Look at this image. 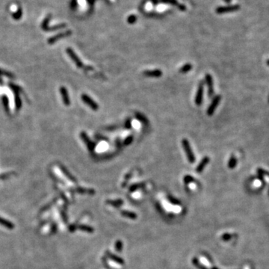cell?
<instances>
[{
	"label": "cell",
	"mask_w": 269,
	"mask_h": 269,
	"mask_svg": "<svg viewBox=\"0 0 269 269\" xmlns=\"http://www.w3.org/2000/svg\"><path fill=\"white\" fill-rule=\"evenodd\" d=\"M132 141H133V136L132 135H129V136L127 137L125 140H124V141H123V144L126 146H128L130 144H132Z\"/></svg>",
	"instance_id": "obj_17"
},
{
	"label": "cell",
	"mask_w": 269,
	"mask_h": 269,
	"mask_svg": "<svg viewBox=\"0 0 269 269\" xmlns=\"http://www.w3.org/2000/svg\"><path fill=\"white\" fill-rule=\"evenodd\" d=\"M205 82L208 88V95L209 97H212L214 93V89H213V80L212 77L210 74L205 75Z\"/></svg>",
	"instance_id": "obj_7"
},
{
	"label": "cell",
	"mask_w": 269,
	"mask_h": 269,
	"mask_svg": "<svg viewBox=\"0 0 269 269\" xmlns=\"http://www.w3.org/2000/svg\"><path fill=\"white\" fill-rule=\"evenodd\" d=\"M144 75L146 76L149 77H160L162 76V71L159 69L150 70H145L144 72Z\"/></svg>",
	"instance_id": "obj_9"
},
{
	"label": "cell",
	"mask_w": 269,
	"mask_h": 269,
	"mask_svg": "<svg viewBox=\"0 0 269 269\" xmlns=\"http://www.w3.org/2000/svg\"><path fill=\"white\" fill-rule=\"evenodd\" d=\"M136 20H137L136 16L133 14L130 15V16L128 17V19H127V22H129V24H133V23H134V22H136Z\"/></svg>",
	"instance_id": "obj_16"
},
{
	"label": "cell",
	"mask_w": 269,
	"mask_h": 269,
	"mask_svg": "<svg viewBox=\"0 0 269 269\" xmlns=\"http://www.w3.org/2000/svg\"><path fill=\"white\" fill-rule=\"evenodd\" d=\"M0 224L5 226V227H6L7 229H9V230H13L14 228V225L13 223L10 222L9 220L2 218L1 217H0Z\"/></svg>",
	"instance_id": "obj_11"
},
{
	"label": "cell",
	"mask_w": 269,
	"mask_h": 269,
	"mask_svg": "<svg viewBox=\"0 0 269 269\" xmlns=\"http://www.w3.org/2000/svg\"><path fill=\"white\" fill-rule=\"evenodd\" d=\"M81 138H82V141L85 143L88 150L91 152L93 151V149H94V148H95V144H94V143H93V142L89 138H88L87 134H86L85 132H82L81 133Z\"/></svg>",
	"instance_id": "obj_6"
},
{
	"label": "cell",
	"mask_w": 269,
	"mask_h": 269,
	"mask_svg": "<svg viewBox=\"0 0 269 269\" xmlns=\"http://www.w3.org/2000/svg\"><path fill=\"white\" fill-rule=\"evenodd\" d=\"M82 99L86 105H88V106L91 108L92 110L97 111L99 109V105H98V104H97L92 98H91L89 96L87 95V94H82Z\"/></svg>",
	"instance_id": "obj_2"
},
{
	"label": "cell",
	"mask_w": 269,
	"mask_h": 269,
	"mask_svg": "<svg viewBox=\"0 0 269 269\" xmlns=\"http://www.w3.org/2000/svg\"><path fill=\"white\" fill-rule=\"evenodd\" d=\"M210 161V159H209L208 156H205L203 159H202L201 162H200V164H198V166L197 167L196 170L197 172H201L202 170H203L204 168L205 167V165L209 163V162Z\"/></svg>",
	"instance_id": "obj_10"
},
{
	"label": "cell",
	"mask_w": 269,
	"mask_h": 269,
	"mask_svg": "<svg viewBox=\"0 0 269 269\" xmlns=\"http://www.w3.org/2000/svg\"><path fill=\"white\" fill-rule=\"evenodd\" d=\"M203 92H204V84L203 82H200L197 88V91L195 97V104L197 105H200L203 102Z\"/></svg>",
	"instance_id": "obj_3"
},
{
	"label": "cell",
	"mask_w": 269,
	"mask_h": 269,
	"mask_svg": "<svg viewBox=\"0 0 269 269\" xmlns=\"http://www.w3.org/2000/svg\"><path fill=\"white\" fill-rule=\"evenodd\" d=\"M220 99H221V97H220V95H217L214 97L212 102L211 103V104L209 105V108H208V109H207L208 115L212 116L213 114H214L215 111L216 110L217 107H218V105H219V103H220Z\"/></svg>",
	"instance_id": "obj_4"
},
{
	"label": "cell",
	"mask_w": 269,
	"mask_h": 269,
	"mask_svg": "<svg viewBox=\"0 0 269 269\" xmlns=\"http://www.w3.org/2000/svg\"><path fill=\"white\" fill-rule=\"evenodd\" d=\"M192 69V65L191 64H185L179 69V72L182 73H186Z\"/></svg>",
	"instance_id": "obj_14"
},
{
	"label": "cell",
	"mask_w": 269,
	"mask_h": 269,
	"mask_svg": "<svg viewBox=\"0 0 269 269\" xmlns=\"http://www.w3.org/2000/svg\"><path fill=\"white\" fill-rule=\"evenodd\" d=\"M267 64H268V65H269V60H268V62H267Z\"/></svg>",
	"instance_id": "obj_20"
},
{
	"label": "cell",
	"mask_w": 269,
	"mask_h": 269,
	"mask_svg": "<svg viewBox=\"0 0 269 269\" xmlns=\"http://www.w3.org/2000/svg\"><path fill=\"white\" fill-rule=\"evenodd\" d=\"M182 144L183 149H184L185 153H186L187 158H188L189 162L190 163H194L195 162V157H194V154L193 153L192 149H191V147L189 141L184 138L182 141Z\"/></svg>",
	"instance_id": "obj_1"
},
{
	"label": "cell",
	"mask_w": 269,
	"mask_h": 269,
	"mask_svg": "<svg viewBox=\"0 0 269 269\" xmlns=\"http://www.w3.org/2000/svg\"><path fill=\"white\" fill-rule=\"evenodd\" d=\"M61 93H62V98H63V100H64V104L67 105H69L70 99H69V97H68V93H67V89L64 88H61Z\"/></svg>",
	"instance_id": "obj_12"
},
{
	"label": "cell",
	"mask_w": 269,
	"mask_h": 269,
	"mask_svg": "<svg viewBox=\"0 0 269 269\" xmlns=\"http://www.w3.org/2000/svg\"><path fill=\"white\" fill-rule=\"evenodd\" d=\"M239 9H240V6L236 5L219 7L216 9V12L218 14H225V13H229V12H233V11H238Z\"/></svg>",
	"instance_id": "obj_5"
},
{
	"label": "cell",
	"mask_w": 269,
	"mask_h": 269,
	"mask_svg": "<svg viewBox=\"0 0 269 269\" xmlns=\"http://www.w3.org/2000/svg\"><path fill=\"white\" fill-rule=\"evenodd\" d=\"M236 164H237V159H236V158H235L234 155H232L231 158H230V160H229L228 166H229L230 168L233 169V168H234L236 166Z\"/></svg>",
	"instance_id": "obj_15"
},
{
	"label": "cell",
	"mask_w": 269,
	"mask_h": 269,
	"mask_svg": "<svg viewBox=\"0 0 269 269\" xmlns=\"http://www.w3.org/2000/svg\"><path fill=\"white\" fill-rule=\"evenodd\" d=\"M161 2L164 3L171 4V5H177V2L176 0H161Z\"/></svg>",
	"instance_id": "obj_19"
},
{
	"label": "cell",
	"mask_w": 269,
	"mask_h": 269,
	"mask_svg": "<svg viewBox=\"0 0 269 269\" xmlns=\"http://www.w3.org/2000/svg\"><path fill=\"white\" fill-rule=\"evenodd\" d=\"M67 52L69 55V56L71 58V59L73 60L74 63L76 64V66L78 67H83V64L82 63V62L80 61L79 58H78V56L76 55V54L73 52V49H67Z\"/></svg>",
	"instance_id": "obj_8"
},
{
	"label": "cell",
	"mask_w": 269,
	"mask_h": 269,
	"mask_svg": "<svg viewBox=\"0 0 269 269\" xmlns=\"http://www.w3.org/2000/svg\"><path fill=\"white\" fill-rule=\"evenodd\" d=\"M131 127H132V121L129 118H128L125 121V128L127 129H129Z\"/></svg>",
	"instance_id": "obj_18"
},
{
	"label": "cell",
	"mask_w": 269,
	"mask_h": 269,
	"mask_svg": "<svg viewBox=\"0 0 269 269\" xmlns=\"http://www.w3.org/2000/svg\"><path fill=\"white\" fill-rule=\"evenodd\" d=\"M135 118L139 120L140 122H141L142 123H144V125H148V123H149V121H148L147 118H146L144 114H141L139 112L138 113H135Z\"/></svg>",
	"instance_id": "obj_13"
}]
</instances>
